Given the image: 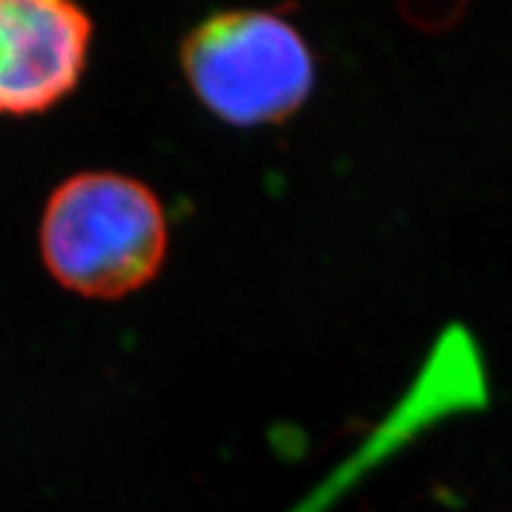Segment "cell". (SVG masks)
<instances>
[{
    "instance_id": "3",
    "label": "cell",
    "mask_w": 512,
    "mask_h": 512,
    "mask_svg": "<svg viewBox=\"0 0 512 512\" xmlns=\"http://www.w3.org/2000/svg\"><path fill=\"white\" fill-rule=\"evenodd\" d=\"M93 22L67 0H0V114L29 117L67 98L86 69Z\"/></svg>"
},
{
    "instance_id": "2",
    "label": "cell",
    "mask_w": 512,
    "mask_h": 512,
    "mask_svg": "<svg viewBox=\"0 0 512 512\" xmlns=\"http://www.w3.org/2000/svg\"><path fill=\"white\" fill-rule=\"evenodd\" d=\"M181 64L192 93L233 126L280 124L309 100L316 62L290 19L268 10H226L185 36Z\"/></svg>"
},
{
    "instance_id": "1",
    "label": "cell",
    "mask_w": 512,
    "mask_h": 512,
    "mask_svg": "<svg viewBox=\"0 0 512 512\" xmlns=\"http://www.w3.org/2000/svg\"><path fill=\"white\" fill-rule=\"evenodd\" d=\"M169 223L145 183L86 171L57 185L41 219V254L53 278L88 299H119L157 278Z\"/></svg>"
}]
</instances>
